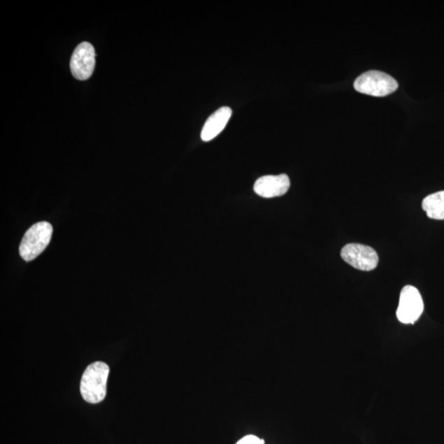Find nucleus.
<instances>
[{
  "label": "nucleus",
  "mask_w": 444,
  "mask_h": 444,
  "mask_svg": "<svg viewBox=\"0 0 444 444\" xmlns=\"http://www.w3.org/2000/svg\"><path fill=\"white\" fill-rule=\"evenodd\" d=\"M422 208L429 218L444 220V190L427 196L423 200Z\"/></svg>",
  "instance_id": "1a4fd4ad"
},
{
  "label": "nucleus",
  "mask_w": 444,
  "mask_h": 444,
  "mask_svg": "<svg viewBox=\"0 0 444 444\" xmlns=\"http://www.w3.org/2000/svg\"><path fill=\"white\" fill-rule=\"evenodd\" d=\"M231 115L232 110L230 107L224 106L218 109L206 121L201 132V138L204 142H209L216 138L225 129Z\"/></svg>",
  "instance_id": "6e6552de"
},
{
  "label": "nucleus",
  "mask_w": 444,
  "mask_h": 444,
  "mask_svg": "<svg viewBox=\"0 0 444 444\" xmlns=\"http://www.w3.org/2000/svg\"><path fill=\"white\" fill-rule=\"evenodd\" d=\"M343 259L353 268L372 271L377 268L378 256L373 248L361 244H348L341 251Z\"/></svg>",
  "instance_id": "39448f33"
},
{
  "label": "nucleus",
  "mask_w": 444,
  "mask_h": 444,
  "mask_svg": "<svg viewBox=\"0 0 444 444\" xmlns=\"http://www.w3.org/2000/svg\"><path fill=\"white\" fill-rule=\"evenodd\" d=\"M291 186V181L286 174L266 176L255 182L254 189L261 197L272 199L286 194Z\"/></svg>",
  "instance_id": "0eeeda50"
},
{
  "label": "nucleus",
  "mask_w": 444,
  "mask_h": 444,
  "mask_svg": "<svg viewBox=\"0 0 444 444\" xmlns=\"http://www.w3.org/2000/svg\"><path fill=\"white\" fill-rule=\"evenodd\" d=\"M96 66V52L92 45L83 42L74 50L70 68L73 76L78 80H87L92 76Z\"/></svg>",
  "instance_id": "423d86ee"
},
{
  "label": "nucleus",
  "mask_w": 444,
  "mask_h": 444,
  "mask_svg": "<svg viewBox=\"0 0 444 444\" xmlns=\"http://www.w3.org/2000/svg\"><path fill=\"white\" fill-rule=\"evenodd\" d=\"M355 91L368 96L383 97L394 93L399 83L389 74L371 70L359 76L354 82Z\"/></svg>",
  "instance_id": "f03ea898"
},
{
  "label": "nucleus",
  "mask_w": 444,
  "mask_h": 444,
  "mask_svg": "<svg viewBox=\"0 0 444 444\" xmlns=\"http://www.w3.org/2000/svg\"><path fill=\"white\" fill-rule=\"evenodd\" d=\"M423 310V299L418 289L413 286L403 287L396 310L397 319L404 324H413L422 316Z\"/></svg>",
  "instance_id": "20e7f679"
},
{
  "label": "nucleus",
  "mask_w": 444,
  "mask_h": 444,
  "mask_svg": "<svg viewBox=\"0 0 444 444\" xmlns=\"http://www.w3.org/2000/svg\"><path fill=\"white\" fill-rule=\"evenodd\" d=\"M236 444H264V441L254 436H249L241 439Z\"/></svg>",
  "instance_id": "9d476101"
},
{
  "label": "nucleus",
  "mask_w": 444,
  "mask_h": 444,
  "mask_svg": "<svg viewBox=\"0 0 444 444\" xmlns=\"http://www.w3.org/2000/svg\"><path fill=\"white\" fill-rule=\"evenodd\" d=\"M109 373V366L101 361L92 363L86 368L80 385L84 400L92 404L99 403L104 400Z\"/></svg>",
  "instance_id": "f257e3e1"
},
{
  "label": "nucleus",
  "mask_w": 444,
  "mask_h": 444,
  "mask_svg": "<svg viewBox=\"0 0 444 444\" xmlns=\"http://www.w3.org/2000/svg\"><path fill=\"white\" fill-rule=\"evenodd\" d=\"M52 234L53 227L48 222L36 223L28 229L20 247L22 258L27 262L35 259L48 246Z\"/></svg>",
  "instance_id": "7ed1b4c3"
}]
</instances>
